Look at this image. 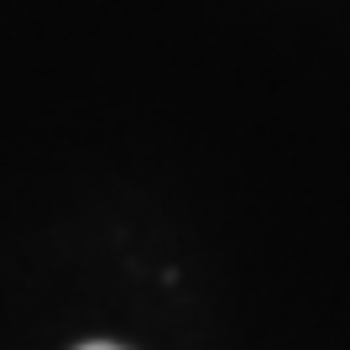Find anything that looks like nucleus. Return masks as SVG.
Masks as SVG:
<instances>
[{"label":"nucleus","instance_id":"nucleus-1","mask_svg":"<svg viewBox=\"0 0 350 350\" xmlns=\"http://www.w3.org/2000/svg\"><path fill=\"white\" fill-rule=\"evenodd\" d=\"M79 350H126V345H110V340H89V345H79Z\"/></svg>","mask_w":350,"mask_h":350}]
</instances>
